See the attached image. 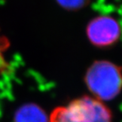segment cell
<instances>
[{
  "instance_id": "cell-3",
  "label": "cell",
  "mask_w": 122,
  "mask_h": 122,
  "mask_svg": "<svg viewBox=\"0 0 122 122\" xmlns=\"http://www.w3.org/2000/svg\"><path fill=\"white\" fill-rule=\"evenodd\" d=\"M121 35L120 24L110 16H99L90 22L87 36L92 44L97 47L113 45Z\"/></svg>"
},
{
  "instance_id": "cell-2",
  "label": "cell",
  "mask_w": 122,
  "mask_h": 122,
  "mask_svg": "<svg viewBox=\"0 0 122 122\" xmlns=\"http://www.w3.org/2000/svg\"><path fill=\"white\" fill-rule=\"evenodd\" d=\"M85 82L95 98L110 100L122 88L121 68L108 61H97L87 71Z\"/></svg>"
},
{
  "instance_id": "cell-6",
  "label": "cell",
  "mask_w": 122,
  "mask_h": 122,
  "mask_svg": "<svg viewBox=\"0 0 122 122\" xmlns=\"http://www.w3.org/2000/svg\"><path fill=\"white\" fill-rule=\"evenodd\" d=\"M7 47H8L7 40L0 34V72L6 71L8 67L7 63L3 56V53L6 50Z\"/></svg>"
},
{
  "instance_id": "cell-4",
  "label": "cell",
  "mask_w": 122,
  "mask_h": 122,
  "mask_svg": "<svg viewBox=\"0 0 122 122\" xmlns=\"http://www.w3.org/2000/svg\"><path fill=\"white\" fill-rule=\"evenodd\" d=\"M15 122H48V121L42 109L35 105H28L17 113Z\"/></svg>"
},
{
  "instance_id": "cell-1",
  "label": "cell",
  "mask_w": 122,
  "mask_h": 122,
  "mask_svg": "<svg viewBox=\"0 0 122 122\" xmlns=\"http://www.w3.org/2000/svg\"><path fill=\"white\" fill-rule=\"evenodd\" d=\"M48 122H112V114L102 101L84 96L55 109Z\"/></svg>"
},
{
  "instance_id": "cell-5",
  "label": "cell",
  "mask_w": 122,
  "mask_h": 122,
  "mask_svg": "<svg viewBox=\"0 0 122 122\" xmlns=\"http://www.w3.org/2000/svg\"><path fill=\"white\" fill-rule=\"evenodd\" d=\"M90 0H57V2L66 9L75 10L83 7Z\"/></svg>"
}]
</instances>
